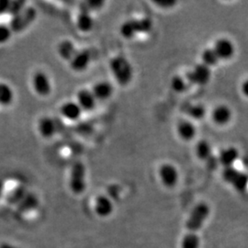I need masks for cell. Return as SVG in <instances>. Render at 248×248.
<instances>
[{
    "label": "cell",
    "instance_id": "1",
    "mask_svg": "<svg viewBox=\"0 0 248 248\" xmlns=\"http://www.w3.org/2000/svg\"><path fill=\"white\" fill-rule=\"evenodd\" d=\"M154 23L150 18H131L124 21L120 28V32L124 39L131 40L137 35L148 34L153 30Z\"/></svg>",
    "mask_w": 248,
    "mask_h": 248
},
{
    "label": "cell",
    "instance_id": "2",
    "mask_svg": "<svg viewBox=\"0 0 248 248\" xmlns=\"http://www.w3.org/2000/svg\"><path fill=\"white\" fill-rule=\"evenodd\" d=\"M109 69L117 83L123 87L128 86L133 78V65L122 55L112 58L109 62Z\"/></svg>",
    "mask_w": 248,
    "mask_h": 248
},
{
    "label": "cell",
    "instance_id": "3",
    "mask_svg": "<svg viewBox=\"0 0 248 248\" xmlns=\"http://www.w3.org/2000/svg\"><path fill=\"white\" fill-rule=\"evenodd\" d=\"M87 169L82 162L73 165L69 176V188L75 195H81L87 188Z\"/></svg>",
    "mask_w": 248,
    "mask_h": 248
},
{
    "label": "cell",
    "instance_id": "4",
    "mask_svg": "<svg viewBox=\"0 0 248 248\" xmlns=\"http://www.w3.org/2000/svg\"><path fill=\"white\" fill-rule=\"evenodd\" d=\"M210 207L205 202L197 204L188 216L186 227L189 232L195 233L200 230L210 215Z\"/></svg>",
    "mask_w": 248,
    "mask_h": 248
},
{
    "label": "cell",
    "instance_id": "5",
    "mask_svg": "<svg viewBox=\"0 0 248 248\" xmlns=\"http://www.w3.org/2000/svg\"><path fill=\"white\" fill-rule=\"evenodd\" d=\"M223 180L238 192H244L248 187V175L233 167L225 168L222 171Z\"/></svg>",
    "mask_w": 248,
    "mask_h": 248
},
{
    "label": "cell",
    "instance_id": "6",
    "mask_svg": "<svg viewBox=\"0 0 248 248\" xmlns=\"http://www.w3.org/2000/svg\"><path fill=\"white\" fill-rule=\"evenodd\" d=\"M37 17L35 9L33 8H24L18 14L13 16L9 26L12 32H21L31 25Z\"/></svg>",
    "mask_w": 248,
    "mask_h": 248
},
{
    "label": "cell",
    "instance_id": "7",
    "mask_svg": "<svg viewBox=\"0 0 248 248\" xmlns=\"http://www.w3.org/2000/svg\"><path fill=\"white\" fill-rule=\"evenodd\" d=\"M187 83L192 86H205L212 78V69L204 63H198L185 77Z\"/></svg>",
    "mask_w": 248,
    "mask_h": 248
},
{
    "label": "cell",
    "instance_id": "8",
    "mask_svg": "<svg viewBox=\"0 0 248 248\" xmlns=\"http://www.w3.org/2000/svg\"><path fill=\"white\" fill-rule=\"evenodd\" d=\"M40 206V201L38 197L32 193L29 192L21 200V202L16 206L17 213L22 219H29L32 214L37 213Z\"/></svg>",
    "mask_w": 248,
    "mask_h": 248
},
{
    "label": "cell",
    "instance_id": "9",
    "mask_svg": "<svg viewBox=\"0 0 248 248\" xmlns=\"http://www.w3.org/2000/svg\"><path fill=\"white\" fill-rule=\"evenodd\" d=\"M31 84L36 94L40 97H48L52 93V83L48 75L43 71H37L32 76Z\"/></svg>",
    "mask_w": 248,
    "mask_h": 248
},
{
    "label": "cell",
    "instance_id": "10",
    "mask_svg": "<svg viewBox=\"0 0 248 248\" xmlns=\"http://www.w3.org/2000/svg\"><path fill=\"white\" fill-rule=\"evenodd\" d=\"M158 176L162 184L169 188L176 186L179 178L178 170L174 165L170 163H165L160 166Z\"/></svg>",
    "mask_w": 248,
    "mask_h": 248
},
{
    "label": "cell",
    "instance_id": "11",
    "mask_svg": "<svg viewBox=\"0 0 248 248\" xmlns=\"http://www.w3.org/2000/svg\"><path fill=\"white\" fill-rule=\"evenodd\" d=\"M91 62V53L88 49L78 50L69 62V65L73 71L77 73L86 71Z\"/></svg>",
    "mask_w": 248,
    "mask_h": 248
},
{
    "label": "cell",
    "instance_id": "12",
    "mask_svg": "<svg viewBox=\"0 0 248 248\" xmlns=\"http://www.w3.org/2000/svg\"><path fill=\"white\" fill-rule=\"evenodd\" d=\"M213 48L220 60H229L235 53V46L230 39L227 38L218 39Z\"/></svg>",
    "mask_w": 248,
    "mask_h": 248
},
{
    "label": "cell",
    "instance_id": "13",
    "mask_svg": "<svg viewBox=\"0 0 248 248\" xmlns=\"http://www.w3.org/2000/svg\"><path fill=\"white\" fill-rule=\"evenodd\" d=\"M76 101L78 102V104L79 105L83 111L93 110L96 108L98 102L92 91L87 89H80L77 94Z\"/></svg>",
    "mask_w": 248,
    "mask_h": 248
},
{
    "label": "cell",
    "instance_id": "14",
    "mask_svg": "<svg viewBox=\"0 0 248 248\" xmlns=\"http://www.w3.org/2000/svg\"><path fill=\"white\" fill-rule=\"evenodd\" d=\"M37 128L40 135L45 139L52 138L57 132V126H56L55 121L53 118L48 116L42 117L39 120Z\"/></svg>",
    "mask_w": 248,
    "mask_h": 248
},
{
    "label": "cell",
    "instance_id": "15",
    "mask_svg": "<svg viewBox=\"0 0 248 248\" xmlns=\"http://www.w3.org/2000/svg\"><path fill=\"white\" fill-rule=\"evenodd\" d=\"M60 113L65 120L76 122L81 118L83 110L77 101L71 100L62 103L60 107Z\"/></svg>",
    "mask_w": 248,
    "mask_h": 248
},
{
    "label": "cell",
    "instance_id": "16",
    "mask_svg": "<svg viewBox=\"0 0 248 248\" xmlns=\"http://www.w3.org/2000/svg\"><path fill=\"white\" fill-rule=\"evenodd\" d=\"M114 206L112 201L105 195H99L95 199L94 211L99 217H108L113 212Z\"/></svg>",
    "mask_w": 248,
    "mask_h": 248
},
{
    "label": "cell",
    "instance_id": "17",
    "mask_svg": "<svg viewBox=\"0 0 248 248\" xmlns=\"http://www.w3.org/2000/svg\"><path fill=\"white\" fill-rule=\"evenodd\" d=\"M27 193H28V190L26 186L23 184H17L12 186L11 188H9L8 191H4L3 196L6 198L5 200L7 203L17 206L21 202V200L25 197Z\"/></svg>",
    "mask_w": 248,
    "mask_h": 248
},
{
    "label": "cell",
    "instance_id": "18",
    "mask_svg": "<svg viewBox=\"0 0 248 248\" xmlns=\"http://www.w3.org/2000/svg\"><path fill=\"white\" fill-rule=\"evenodd\" d=\"M239 151L235 147H227L220 152L218 161L219 164H221L224 169L231 168L233 167L234 163L239 159Z\"/></svg>",
    "mask_w": 248,
    "mask_h": 248
},
{
    "label": "cell",
    "instance_id": "19",
    "mask_svg": "<svg viewBox=\"0 0 248 248\" xmlns=\"http://www.w3.org/2000/svg\"><path fill=\"white\" fill-rule=\"evenodd\" d=\"M177 132L178 136L184 141H191L195 138L197 134V128L193 123L183 120L177 125Z\"/></svg>",
    "mask_w": 248,
    "mask_h": 248
},
{
    "label": "cell",
    "instance_id": "20",
    "mask_svg": "<svg viewBox=\"0 0 248 248\" xmlns=\"http://www.w3.org/2000/svg\"><path fill=\"white\" fill-rule=\"evenodd\" d=\"M78 50L71 40L65 39L61 41L57 45V53L63 61L70 62Z\"/></svg>",
    "mask_w": 248,
    "mask_h": 248
},
{
    "label": "cell",
    "instance_id": "21",
    "mask_svg": "<svg viewBox=\"0 0 248 248\" xmlns=\"http://www.w3.org/2000/svg\"><path fill=\"white\" fill-rule=\"evenodd\" d=\"M93 95L97 100H107L113 94V87L107 81H99L91 89Z\"/></svg>",
    "mask_w": 248,
    "mask_h": 248
},
{
    "label": "cell",
    "instance_id": "22",
    "mask_svg": "<svg viewBox=\"0 0 248 248\" xmlns=\"http://www.w3.org/2000/svg\"><path fill=\"white\" fill-rule=\"evenodd\" d=\"M232 117V109L226 105H219L213 110L212 119L214 124L218 125H225L229 124Z\"/></svg>",
    "mask_w": 248,
    "mask_h": 248
},
{
    "label": "cell",
    "instance_id": "23",
    "mask_svg": "<svg viewBox=\"0 0 248 248\" xmlns=\"http://www.w3.org/2000/svg\"><path fill=\"white\" fill-rule=\"evenodd\" d=\"M77 27L81 32L88 33L92 31L94 27V18L92 17L91 13L88 11L80 10L78 17H77Z\"/></svg>",
    "mask_w": 248,
    "mask_h": 248
},
{
    "label": "cell",
    "instance_id": "24",
    "mask_svg": "<svg viewBox=\"0 0 248 248\" xmlns=\"http://www.w3.org/2000/svg\"><path fill=\"white\" fill-rule=\"evenodd\" d=\"M14 91L8 83L0 82V106L9 107L14 100Z\"/></svg>",
    "mask_w": 248,
    "mask_h": 248
},
{
    "label": "cell",
    "instance_id": "25",
    "mask_svg": "<svg viewBox=\"0 0 248 248\" xmlns=\"http://www.w3.org/2000/svg\"><path fill=\"white\" fill-rule=\"evenodd\" d=\"M195 153L197 157L202 161H208L213 157L212 145L206 140H202L196 144Z\"/></svg>",
    "mask_w": 248,
    "mask_h": 248
},
{
    "label": "cell",
    "instance_id": "26",
    "mask_svg": "<svg viewBox=\"0 0 248 248\" xmlns=\"http://www.w3.org/2000/svg\"><path fill=\"white\" fill-rule=\"evenodd\" d=\"M202 63L206 64L209 67L214 66L220 62V58L217 55V53H215L213 48H207L204 50L202 53Z\"/></svg>",
    "mask_w": 248,
    "mask_h": 248
},
{
    "label": "cell",
    "instance_id": "27",
    "mask_svg": "<svg viewBox=\"0 0 248 248\" xmlns=\"http://www.w3.org/2000/svg\"><path fill=\"white\" fill-rule=\"evenodd\" d=\"M189 87L190 85L182 76H174L171 79V88L177 93H184Z\"/></svg>",
    "mask_w": 248,
    "mask_h": 248
},
{
    "label": "cell",
    "instance_id": "28",
    "mask_svg": "<svg viewBox=\"0 0 248 248\" xmlns=\"http://www.w3.org/2000/svg\"><path fill=\"white\" fill-rule=\"evenodd\" d=\"M185 111L187 115L197 121L202 120L206 115V108L201 104L188 105V106H186Z\"/></svg>",
    "mask_w": 248,
    "mask_h": 248
},
{
    "label": "cell",
    "instance_id": "29",
    "mask_svg": "<svg viewBox=\"0 0 248 248\" xmlns=\"http://www.w3.org/2000/svg\"><path fill=\"white\" fill-rule=\"evenodd\" d=\"M200 237L193 232H188L182 238L181 248H200Z\"/></svg>",
    "mask_w": 248,
    "mask_h": 248
},
{
    "label": "cell",
    "instance_id": "30",
    "mask_svg": "<svg viewBox=\"0 0 248 248\" xmlns=\"http://www.w3.org/2000/svg\"><path fill=\"white\" fill-rule=\"evenodd\" d=\"M103 5H104L103 1L89 0V1H86L80 5V10H84V11H88L89 13H92L94 11H97L98 9H101L103 7Z\"/></svg>",
    "mask_w": 248,
    "mask_h": 248
},
{
    "label": "cell",
    "instance_id": "31",
    "mask_svg": "<svg viewBox=\"0 0 248 248\" xmlns=\"http://www.w3.org/2000/svg\"><path fill=\"white\" fill-rule=\"evenodd\" d=\"M12 33L13 32L9 25L0 23V45L7 44L10 40Z\"/></svg>",
    "mask_w": 248,
    "mask_h": 248
},
{
    "label": "cell",
    "instance_id": "32",
    "mask_svg": "<svg viewBox=\"0 0 248 248\" xmlns=\"http://www.w3.org/2000/svg\"><path fill=\"white\" fill-rule=\"evenodd\" d=\"M157 6L162 7V8H172L173 6H175L177 4L176 1H172V0H169V1H166V0H163V1H155V2Z\"/></svg>",
    "mask_w": 248,
    "mask_h": 248
},
{
    "label": "cell",
    "instance_id": "33",
    "mask_svg": "<svg viewBox=\"0 0 248 248\" xmlns=\"http://www.w3.org/2000/svg\"><path fill=\"white\" fill-rule=\"evenodd\" d=\"M9 2L8 1H0V14L6 13L9 11Z\"/></svg>",
    "mask_w": 248,
    "mask_h": 248
},
{
    "label": "cell",
    "instance_id": "34",
    "mask_svg": "<svg viewBox=\"0 0 248 248\" xmlns=\"http://www.w3.org/2000/svg\"><path fill=\"white\" fill-rule=\"evenodd\" d=\"M241 91H242V93H243V95H244L245 97L248 98V79L245 80V81L242 83Z\"/></svg>",
    "mask_w": 248,
    "mask_h": 248
},
{
    "label": "cell",
    "instance_id": "35",
    "mask_svg": "<svg viewBox=\"0 0 248 248\" xmlns=\"http://www.w3.org/2000/svg\"><path fill=\"white\" fill-rule=\"evenodd\" d=\"M5 183H4V181H2L1 179H0V198H2L3 197V194H4V191H5Z\"/></svg>",
    "mask_w": 248,
    "mask_h": 248
},
{
    "label": "cell",
    "instance_id": "36",
    "mask_svg": "<svg viewBox=\"0 0 248 248\" xmlns=\"http://www.w3.org/2000/svg\"><path fill=\"white\" fill-rule=\"evenodd\" d=\"M0 248H18L14 246H11V245H6V244H2L0 245Z\"/></svg>",
    "mask_w": 248,
    "mask_h": 248
}]
</instances>
